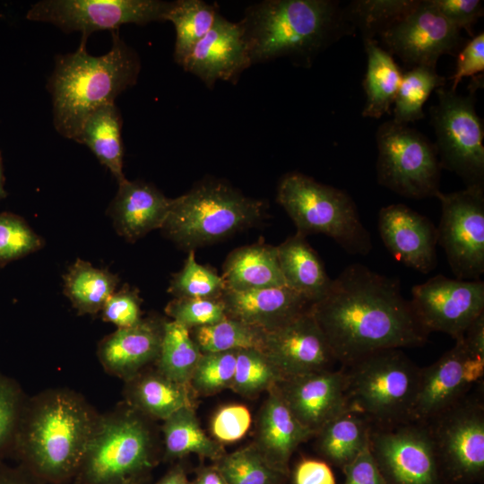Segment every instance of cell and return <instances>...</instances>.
Segmentation results:
<instances>
[{"label":"cell","mask_w":484,"mask_h":484,"mask_svg":"<svg viewBox=\"0 0 484 484\" xmlns=\"http://www.w3.org/2000/svg\"><path fill=\"white\" fill-rule=\"evenodd\" d=\"M277 389L297 419L315 436L330 420L349 411L342 368L287 378Z\"/></svg>","instance_id":"cell-19"},{"label":"cell","mask_w":484,"mask_h":484,"mask_svg":"<svg viewBox=\"0 0 484 484\" xmlns=\"http://www.w3.org/2000/svg\"><path fill=\"white\" fill-rule=\"evenodd\" d=\"M141 302L139 291L124 285L105 302L100 311L102 319L117 328L133 326L142 319Z\"/></svg>","instance_id":"cell-46"},{"label":"cell","mask_w":484,"mask_h":484,"mask_svg":"<svg viewBox=\"0 0 484 484\" xmlns=\"http://www.w3.org/2000/svg\"><path fill=\"white\" fill-rule=\"evenodd\" d=\"M189 385L175 382L158 370L144 369L125 381V403L149 418L164 420L184 407H193Z\"/></svg>","instance_id":"cell-28"},{"label":"cell","mask_w":484,"mask_h":484,"mask_svg":"<svg viewBox=\"0 0 484 484\" xmlns=\"http://www.w3.org/2000/svg\"><path fill=\"white\" fill-rule=\"evenodd\" d=\"M165 313L189 330L213 324L227 317L221 298H175L166 306Z\"/></svg>","instance_id":"cell-45"},{"label":"cell","mask_w":484,"mask_h":484,"mask_svg":"<svg viewBox=\"0 0 484 484\" xmlns=\"http://www.w3.org/2000/svg\"><path fill=\"white\" fill-rule=\"evenodd\" d=\"M441 471L456 482L474 480L484 471V406L464 397L426 423Z\"/></svg>","instance_id":"cell-14"},{"label":"cell","mask_w":484,"mask_h":484,"mask_svg":"<svg viewBox=\"0 0 484 484\" xmlns=\"http://www.w3.org/2000/svg\"><path fill=\"white\" fill-rule=\"evenodd\" d=\"M189 329L175 321H164L156 370L166 377L189 385L191 376L202 356Z\"/></svg>","instance_id":"cell-34"},{"label":"cell","mask_w":484,"mask_h":484,"mask_svg":"<svg viewBox=\"0 0 484 484\" xmlns=\"http://www.w3.org/2000/svg\"><path fill=\"white\" fill-rule=\"evenodd\" d=\"M293 484H335V478L324 461L303 459L293 472Z\"/></svg>","instance_id":"cell-51"},{"label":"cell","mask_w":484,"mask_h":484,"mask_svg":"<svg viewBox=\"0 0 484 484\" xmlns=\"http://www.w3.org/2000/svg\"><path fill=\"white\" fill-rule=\"evenodd\" d=\"M251 65L241 25L218 14L182 66L212 88L218 80L234 81Z\"/></svg>","instance_id":"cell-21"},{"label":"cell","mask_w":484,"mask_h":484,"mask_svg":"<svg viewBox=\"0 0 484 484\" xmlns=\"http://www.w3.org/2000/svg\"><path fill=\"white\" fill-rule=\"evenodd\" d=\"M214 466L228 484H282L289 475L272 466L254 443L226 453Z\"/></svg>","instance_id":"cell-36"},{"label":"cell","mask_w":484,"mask_h":484,"mask_svg":"<svg viewBox=\"0 0 484 484\" xmlns=\"http://www.w3.org/2000/svg\"><path fill=\"white\" fill-rule=\"evenodd\" d=\"M277 202L295 224L296 233L325 235L350 255L365 256L371 251L370 234L347 192L290 172L279 183Z\"/></svg>","instance_id":"cell-8"},{"label":"cell","mask_w":484,"mask_h":484,"mask_svg":"<svg viewBox=\"0 0 484 484\" xmlns=\"http://www.w3.org/2000/svg\"><path fill=\"white\" fill-rule=\"evenodd\" d=\"M262 350L284 380L332 369V365L336 361L310 309L288 324L265 332Z\"/></svg>","instance_id":"cell-18"},{"label":"cell","mask_w":484,"mask_h":484,"mask_svg":"<svg viewBox=\"0 0 484 484\" xmlns=\"http://www.w3.org/2000/svg\"><path fill=\"white\" fill-rule=\"evenodd\" d=\"M484 71V33L474 36L458 53L456 69L451 77V91L456 88L464 77L474 76Z\"/></svg>","instance_id":"cell-49"},{"label":"cell","mask_w":484,"mask_h":484,"mask_svg":"<svg viewBox=\"0 0 484 484\" xmlns=\"http://www.w3.org/2000/svg\"><path fill=\"white\" fill-rule=\"evenodd\" d=\"M44 244L22 217L0 212V265L40 249Z\"/></svg>","instance_id":"cell-43"},{"label":"cell","mask_w":484,"mask_h":484,"mask_svg":"<svg viewBox=\"0 0 484 484\" xmlns=\"http://www.w3.org/2000/svg\"><path fill=\"white\" fill-rule=\"evenodd\" d=\"M99 416L68 389L27 398L12 455L43 484H65L75 479Z\"/></svg>","instance_id":"cell-2"},{"label":"cell","mask_w":484,"mask_h":484,"mask_svg":"<svg viewBox=\"0 0 484 484\" xmlns=\"http://www.w3.org/2000/svg\"><path fill=\"white\" fill-rule=\"evenodd\" d=\"M284 378L265 355L258 349H240L237 350L235 374L231 389L246 396H256L283 381Z\"/></svg>","instance_id":"cell-39"},{"label":"cell","mask_w":484,"mask_h":484,"mask_svg":"<svg viewBox=\"0 0 484 484\" xmlns=\"http://www.w3.org/2000/svg\"><path fill=\"white\" fill-rule=\"evenodd\" d=\"M419 3L418 0H359L350 4L347 14L359 26L367 40L410 13Z\"/></svg>","instance_id":"cell-41"},{"label":"cell","mask_w":484,"mask_h":484,"mask_svg":"<svg viewBox=\"0 0 484 484\" xmlns=\"http://www.w3.org/2000/svg\"><path fill=\"white\" fill-rule=\"evenodd\" d=\"M26 399L15 381L0 374V462L13 454Z\"/></svg>","instance_id":"cell-44"},{"label":"cell","mask_w":484,"mask_h":484,"mask_svg":"<svg viewBox=\"0 0 484 484\" xmlns=\"http://www.w3.org/2000/svg\"><path fill=\"white\" fill-rule=\"evenodd\" d=\"M445 78L436 67L417 65L402 73L394 99L393 121L408 125L425 117L423 105L434 90L444 87Z\"/></svg>","instance_id":"cell-37"},{"label":"cell","mask_w":484,"mask_h":484,"mask_svg":"<svg viewBox=\"0 0 484 484\" xmlns=\"http://www.w3.org/2000/svg\"><path fill=\"white\" fill-rule=\"evenodd\" d=\"M315 435L293 415L277 389L268 396L259 412L255 445L267 461L289 474V462L298 446Z\"/></svg>","instance_id":"cell-25"},{"label":"cell","mask_w":484,"mask_h":484,"mask_svg":"<svg viewBox=\"0 0 484 484\" xmlns=\"http://www.w3.org/2000/svg\"><path fill=\"white\" fill-rule=\"evenodd\" d=\"M436 197L442 214L436 228L437 243L444 249L456 279L480 280L484 272V188L481 186Z\"/></svg>","instance_id":"cell-12"},{"label":"cell","mask_w":484,"mask_h":484,"mask_svg":"<svg viewBox=\"0 0 484 484\" xmlns=\"http://www.w3.org/2000/svg\"><path fill=\"white\" fill-rule=\"evenodd\" d=\"M170 4L160 0H41L31 5L26 18L88 39L95 31L117 30L126 23L166 21Z\"/></svg>","instance_id":"cell-11"},{"label":"cell","mask_w":484,"mask_h":484,"mask_svg":"<svg viewBox=\"0 0 484 484\" xmlns=\"http://www.w3.org/2000/svg\"><path fill=\"white\" fill-rule=\"evenodd\" d=\"M190 484H228L218 471V469L212 465L209 467L201 468L197 473L194 480Z\"/></svg>","instance_id":"cell-54"},{"label":"cell","mask_w":484,"mask_h":484,"mask_svg":"<svg viewBox=\"0 0 484 484\" xmlns=\"http://www.w3.org/2000/svg\"><path fill=\"white\" fill-rule=\"evenodd\" d=\"M226 286L221 275L195 260L189 250L182 269L175 273L168 291L175 298H220Z\"/></svg>","instance_id":"cell-40"},{"label":"cell","mask_w":484,"mask_h":484,"mask_svg":"<svg viewBox=\"0 0 484 484\" xmlns=\"http://www.w3.org/2000/svg\"><path fill=\"white\" fill-rule=\"evenodd\" d=\"M341 368L349 411L373 425L411 421L420 368L401 349L378 350Z\"/></svg>","instance_id":"cell-7"},{"label":"cell","mask_w":484,"mask_h":484,"mask_svg":"<svg viewBox=\"0 0 484 484\" xmlns=\"http://www.w3.org/2000/svg\"><path fill=\"white\" fill-rule=\"evenodd\" d=\"M154 186L125 179L108 208L117 232L134 242L149 232L161 229L172 205Z\"/></svg>","instance_id":"cell-24"},{"label":"cell","mask_w":484,"mask_h":484,"mask_svg":"<svg viewBox=\"0 0 484 484\" xmlns=\"http://www.w3.org/2000/svg\"><path fill=\"white\" fill-rule=\"evenodd\" d=\"M369 450L388 484H441V468L426 423L371 424Z\"/></svg>","instance_id":"cell-13"},{"label":"cell","mask_w":484,"mask_h":484,"mask_svg":"<svg viewBox=\"0 0 484 484\" xmlns=\"http://www.w3.org/2000/svg\"><path fill=\"white\" fill-rule=\"evenodd\" d=\"M156 484H190L184 468L175 465Z\"/></svg>","instance_id":"cell-55"},{"label":"cell","mask_w":484,"mask_h":484,"mask_svg":"<svg viewBox=\"0 0 484 484\" xmlns=\"http://www.w3.org/2000/svg\"><path fill=\"white\" fill-rule=\"evenodd\" d=\"M367 56L363 81L366 103L362 116L378 119L389 113L398 92L402 73L392 55L373 39L365 40Z\"/></svg>","instance_id":"cell-30"},{"label":"cell","mask_w":484,"mask_h":484,"mask_svg":"<svg viewBox=\"0 0 484 484\" xmlns=\"http://www.w3.org/2000/svg\"><path fill=\"white\" fill-rule=\"evenodd\" d=\"M237 350L203 353L189 382L192 391L206 396L230 388L235 374Z\"/></svg>","instance_id":"cell-42"},{"label":"cell","mask_w":484,"mask_h":484,"mask_svg":"<svg viewBox=\"0 0 484 484\" xmlns=\"http://www.w3.org/2000/svg\"><path fill=\"white\" fill-rule=\"evenodd\" d=\"M460 31L430 0H420L410 13L379 35L389 53L404 63L436 67L441 56L456 52L462 39Z\"/></svg>","instance_id":"cell-16"},{"label":"cell","mask_w":484,"mask_h":484,"mask_svg":"<svg viewBox=\"0 0 484 484\" xmlns=\"http://www.w3.org/2000/svg\"><path fill=\"white\" fill-rule=\"evenodd\" d=\"M251 425V414L241 404L220 408L211 423L212 433L219 443L235 442L245 436Z\"/></svg>","instance_id":"cell-47"},{"label":"cell","mask_w":484,"mask_h":484,"mask_svg":"<svg viewBox=\"0 0 484 484\" xmlns=\"http://www.w3.org/2000/svg\"><path fill=\"white\" fill-rule=\"evenodd\" d=\"M112 32L111 48L94 56L82 37L76 51L56 57L48 82L53 106V124L63 137L75 141L86 117L97 108L115 103L116 98L137 81L141 63L138 55Z\"/></svg>","instance_id":"cell-3"},{"label":"cell","mask_w":484,"mask_h":484,"mask_svg":"<svg viewBox=\"0 0 484 484\" xmlns=\"http://www.w3.org/2000/svg\"><path fill=\"white\" fill-rule=\"evenodd\" d=\"M163 323L157 317L142 318L136 324L117 328L98 344V359L111 376L125 382L154 364L160 352Z\"/></svg>","instance_id":"cell-22"},{"label":"cell","mask_w":484,"mask_h":484,"mask_svg":"<svg viewBox=\"0 0 484 484\" xmlns=\"http://www.w3.org/2000/svg\"><path fill=\"white\" fill-rule=\"evenodd\" d=\"M164 455L168 460L190 454L213 461L226 452L220 443L209 437L201 428L194 407H184L163 420Z\"/></svg>","instance_id":"cell-32"},{"label":"cell","mask_w":484,"mask_h":484,"mask_svg":"<svg viewBox=\"0 0 484 484\" xmlns=\"http://www.w3.org/2000/svg\"><path fill=\"white\" fill-rule=\"evenodd\" d=\"M411 303L423 326L458 340L484 313V282L450 279L442 274L415 285Z\"/></svg>","instance_id":"cell-15"},{"label":"cell","mask_w":484,"mask_h":484,"mask_svg":"<svg viewBox=\"0 0 484 484\" xmlns=\"http://www.w3.org/2000/svg\"><path fill=\"white\" fill-rule=\"evenodd\" d=\"M378 183L410 199L436 197L441 164L436 146L408 125L393 120L376 132Z\"/></svg>","instance_id":"cell-9"},{"label":"cell","mask_w":484,"mask_h":484,"mask_svg":"<svg viewBox=\"0 0 484 484\" xmlns=\"http://www.w3.org/2000/svg\"><path fill=\"white\" fill-rule=\"evenodd\" d=\"M310 310L341 366L378 350L421 346L429 334L399 281L359 264L342 270Z\"/></svg>","instance_id":"cell-1"},{"label":"cell","mask_w":484,"mask_h":484,"mask_svg":"<svg viewBox=\"0 0 484 484\" xmlns=\"http://www.w3.org/2000/svg\"><path fill=\"white\" fill-rule=\"evenodd\" d=\"M6 195L7 194L4 189V170H3L2 160H1V154H0V201L5 198Z\"/></svg>","instance_id":"cell-56"},{"label":"cell","mask_w":484,"mask_h":484,"mask_svg":"<svg viewBox=\"0 0 484 484\" xmlns=\"http://www.w3.org/2000/svg\"><path fill=\"white\" fill-rule=\"evenodd\" d=\"M189 331L202 353L250 348L262 350L265 334L258 328L229 317Z\"/></svg>","instance_id":"cell-38"},{"label":"cell","mask_w":484,"mask_h":484,"mask_svg":"<svg viewBox=\"0 0 484 484\" xmlns=\"http://www.w3.org/2000/svg\"><path fill=\"white\" fill-rule=\"evenodd\" d=\"M221 277L226 290L246 291L286 286L277 246L262 242L234 249L227 256Z\"/></svg>","instance_id":"cell-26"},{"label":"cell","mask_w":484,"mask_h":484,"mask_svg":"<svg viewBox=\"0 0 484 484\" xmlns=\"http://www.w3.org/2000/svg\"><path fill=\"white\" fill-rule=\"evenodd\" d=\"M150 420L125 402L99 414L76 483L145 484L158 459Z\"/></svg>","instance_id":"cell-5"},{"label":"cell","mask_w":484,"mask_h":484,"mask_svg":"<svg viewBox=\"0 0 484 484\" xmlns=\"http://www.w3.org/2000/svg\"><path fill=\"white\" fill-rule=\"evenodd\" d=\"M462 340L472 357L484 360V313L470 324Z\"/></svg>","instance_id":"cell-52"},{"label":"cell","mask_w":484,"mask_h":484,"mask_svg":"<svg viewBox=\"0 0 484 484\" xmlns=\"http://www.w3.org/2000/svg\"><path fill=\"white\" fill-rule=\"evenodd\" d=\"M121 128V113L115 103H109L97 108L86 117L75 139L93 152L117 183L125 179Z\"/></svg>","instance_id":"cell-29"},{"label":"cell","mask_w":484,"mask_h":484,"mask_svg":"<svg viewBox=\"0 0 484 484\" xmlns=\"http://www.w3.org/2000/svg\"><path fill=\"white\" fill-rule=\"evenodd\" d=\"M262 201L244 195L220 180H204L173 198L160 229L184 249L212 244L258 222Z\"/></svg>","instance_id":"cell-6"},{"label":"cell","mask_w":484,"mask_h":484,"mask_svg":"<svg viewBox=\"0 0 484 484\" xmlns=\"http://www.w3.org/2000/svg\"><path fill=\"white\" fill-rule=\"evenodd\" d=\"M118 283L117 275L77 259L64 275V292L79 314L95 315L101 311Z\"/></svg>","instance_id":"cell-33"},{"label":"cell","mask_w":484,"mask_h":484,"mask_svg":"<svg viewBox=\"0 0 484 484\" xmlns=\"http://www.w3.org/2000/svg\"><path fill=\"white\" fill-rule=\"evenodd\" d=\"M439 13L459 30L472 35V26L483 16V4L480 0H430Z\"/></svg>","instance_id":"cell-48"},{"label":"cell","mask_w":484,"mask_h":484,"mask_svg":"<svg viewBox=\"0 0 484 484\" xmlns=\"http://www.w3.org/2000/svg\"><path fill=\"white\" fill-rule=\"evenodd\" d=\"M379 235L386 249L399 262L422 273L436 265V228L424 215L403 203L381 208Z\"/></svg>","instance_id":"cell-20"},{"label":"cell","mask_w":484,"mask_h":484,"mask_svg":"<svg viewBox=\"0 0 484 484\" xmlns=\"http://www.w3.org/2000/svg\"><path fill=\"white\" fill-rule=\"evenodd\" d=\"M218 14L213 5L201 0L171 2L166 21L175 27L174 58L178 65H182L195 45L211 30Z\"/></svg>","instance_id":"cell-35"},{"label":"cell","mask_w":484,"mask_h":484,"mask_svg":"<svg viewBox=\"0 0 484 484\" xmlns=\"http://www.w3.org/2000/svg\"><path fill=\"white\" fill-rule=\"evenodd\" d=\"M298 233L277 246L285 285L314 304L327 293L332 279L317 253Z\"/></svg>","instance_id":"cell-27"},{"label":"cell","mask_w":484,"mask_h":484,"mask_svg":"<svg viewBox=\"0 0 484 484\" xmlns=\"http://www.w3.org/2000/svg\"><path fill=\"white\" fill-rule=\"evenodd\" d=\"M474 82L467 96L437 89L438 102L430 113L441 167L462 177L466 186H483L484 131L475 109V92L480 86L475 85L480 82Z\"/></svg>","instance_id":"cell-10"},{"label":"cell","mask_w":484,"mask_h":484,"mask_svg":"<svg viewBox=\"0 0 484 484\" xmlns=\"http://www.w3.org/2000/svg\"><path fill=\"white\" fill-rule=\"evenodd\" d=\"M370 429L366 417L347 411L315 434L317 449L329 462L343 468L369 445Z\"/></svg>","instance_id":"cell-31"},{"label":"cell","mask_w":484,"mask_h":484,"mask_svg":"<svg viewBox=\"0 0 484 484\" xmlns=\"http://www.w3.org/2000/svg\"><path fill=\"white\" fill-rule=\"evenodd\" d=\"M484 372V360L472 357L462 338L430 366L419 369L411 420L428 423L466 397Z\"/></svg>","instance_id":"cell-17"},{"label":"cell","mask_w":484,"mask_h":484,"mask_svg":"<svg viewBox=\"0 0 484 484\" xmlns=\"http://www.w3.org/2000/svg\"><path fill=\"white\" fill-rule=\"evenodd\" d=\"M0 484H43L20 465L11 467L0 462Z\"/></svg>","instance_id":"cell-53"},{"label":"cell","mask_w":484,"mask_h":484,"mask_svg":"<svg viewBox=\"0 0 484 484\" xmlns=\"http://www.w3.org/2000/svg\"><path fill=\"white\" fill-rule=\"evenodd\" d=\"M227 317L264 332L279 328L310 309L304 297L287 286L232 291L221 296Z\"/></svg>","instance_id":"cell-23"},{"label":"cell","mask_w":484,"mask_h":484,"mask_svg":"<svg viewBox=\"0 0 484 484\" xmlns=\"http://www.w3.org/2000/svg\"><path fill=\"white\" fill-rule=\"evenodd\" d=\"M348 14L330 0H266L239 22L251 64L281 56L311 61L348 31Z\"/></svg>","instance_id":"cell-4"},{"label":"cell","mask_w":484,"mask_h":484,"mask_svg":"<svg viewBox=\"0 0 484 484\" xmlns=\"http://www.w3.org/2000/svg\"><path fill=\"white\" fill-rule=\"evenodd\" d=\"M344 484H388L381 473L369 445L343 468Z\"/></svg>","instance_id":"cell-50"}]
</instances>
